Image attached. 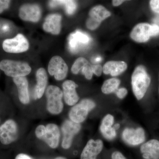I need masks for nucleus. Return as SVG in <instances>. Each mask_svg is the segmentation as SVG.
Listing matches in <instances>:
<instances>
[{
  "mask_svg": "<svg viewBox=\"0 0 159 159\" xmlns=\"http://www.w3.org/2000/svg\"><path fill=\"white\" fill-rule=\"evenodd\" d=\"M151 78L144 66L140 65L135 69L131 77L133 91L138 100L145 96L150 85Z\"/></svg>",
  "mask_w": 159,
  "mask_h": 159,
  "instance_id": "1",
  "label": "nucleus"
},
{
  "mask_svg": "<svg viewBox=\"0 0 159 159\" xmlns=\"http://www.w3.org/2000/svg\"><path fill=\"white\" fill-rule=\"evenodd\" d=\"M47 109L50 114L57 115L62 112L64 108L62 91L57 86L51 85L46 90Z\"/></svg>",
  "mask_w": 159,
  "mask_h": 159,
  "instance_id": "2",
  "label": "nucleus"
},
{
  "mask_svg": "<svg viewBox=\"0 0 159 159\" xmlns=\"http://www.w3.org/2000/svg\"><path fill=\"white\" fill-rule=\"evenodd\" d=\"M0 69L7 76L12 78L25 77L31 71V67L27 63L9 59L0 61Z\"/></svg>",
  "mask_w": 159,
  "mask_h": 159,
  "instance_id": "3",
  "label": "nucleus"
},
{
  "mask_svg": "<svg viewBox=\"0 0 159 159\" xmlns=\"http://www.w3.org/2000/svg\"><path fill=\"white\" fill-rule=\"evenodd\" d=\"M96 106V103L93 100L89 99H82L70 110L69 118L71 121L80 124L86 119L89 112Z\"/></svg>",
  "mask_w": 159,
  "mask_h": 159,
  "instance_id": "4",
  "label": "nucleus"
},
{
  "mask_svg": "<svg viewBox=\"0 0 159 159\" xmlns=\"http://www.w3.org/2000/svg\"><path fill=\"white\" fill-rule=\"evenodd\" d=\"M29 43L23 34H18L12 39H6L3 41V50L7 53H23L29 49Z\"/></svg>",
  "mask_w": 159,
  "mask_h": 159,
  "instance_id": "5",
  "label": "nucleus"
},
{
  "mask_svg": "<svg viewBox=\"0 0 159 159\" xmlns=\"http://www.w3.org/2000/svg\"><path fill=\"white\" fill-rule=\"evenodd\" d=\"M18 127L12 119H8L0 126V142L8 145L15 142L18 137Z\"/></svg>",
  "mask_w": 159,
  "mask_h": 159,
  "instance_id": "6",
  "label": "nucleus"
},
{
  "mask_svg": "<svg viewBox=\"0 0 159 159\" xmlns=\"http://www.w3.org/2000/svg\"><path fill=\"white\" fill-rule=\"evenodd\" d=\"M80 124L75 123L70 120H66L63 122L61 130L63 134L61 146L65 149L70 148L73 143L74 137L80 130Z\"/></svg>",
  "mask_w": 159,
  "mask_h": 159,
  "instance_id": "7",
  "label": "nucleus"
},
{
  "mask_svg": "<svg viewBox=\"0 0 159 159\" xmlns=\"http://www.w3.org/2000/svg\"><path fill=\"white\" fill-rule=\"evenodd\" d=\"M48 71L51 76H54L55 80H61L66 77L68 67L62 57L54 56L49 61Z\"/></svg>",
  "mask_w": 159,
  "mask_h": 159,
  "instance_id": "8",
  "label": "nucleus"
},
{
  "mask_svg": "<svg viewBox=\"0 0 159 159\" xmlns=\"http://www.w3.org/2000/svg\"><path fill=\"white\" fill-rule=\"evenodd\" d=\"M123 141L129 145L135 146L142 144L145 139V132L141 127L125 128L122 134Z\"/></svg>",
  "mask_w": 159,
  "mask_h": 159,
  "instance_id": "9",
  "label": "nucleus"
},
{
  "mask_svg": "<svg viewBox=\"0 0 159 159\" xmlns=\"http://www.w3.org/2000/svg\"><path fill=\"white\" fill-rule=\"evenodd\" d=\"M19 15L23 20L37 22L41 16V10L37 5L25 4L20 8Z\"/></svg>",
  "mask_w": 159,
  "mask_h": 159,
  "instance_id": "10",
  "label": "nucleus"
},
{
  "mask_svg": "<svg viewBox=\"0 0 159 159\" xmlns=\"http://www.w3.org/2000/svg\"><path fill=\"white\" fill-rule=\"evenodd\" d=\"M62 87L64 99L66 104L70 106L77 104L80 99L76 90L78 85L73 80H66L62 84Z\"/></svg>",
  "mask_w": 159,
  "mask_h": 159,
  "instance_id": "11",
  "label": "nucleus"
},
{
  "mask_svg": "<svg viewBox=\"0 0 159 159\" xmlns=\"http://www.w3.org/2000/svg\"><path fill=\"white\" fill-rule=\"evenodd\" d=\"M45 134L42 141L53 149L58 147L59 145L60 132L58 125L54 123H49L46 126Z\"/></svg>",
  "mask_w": 159,
  "mask_h": 159,
  "instance_id": "12",
  "label": "nucleus"
},
{
  "mask_svg": "<svg viewBox=\"0 0 159 159\" xmlns=\"http://www.w3.org/2000/svg\"><path fill=\"white\" fill-rule=\"evenodd\" d=\"M103 142L101 140H89L84 148L80 159H97V157L103 149Z\"/></svg>",
  "mask_w": 159,
  "mask_h": 159,
  "instance_id": "13",
  "label": "nucleus"
},
{
  "mask_svg": "<svg viewBox=\"0 0 159 159\" xmlns=\"http://www.w3.org/2000/svg\"><path fill=\"white\" fill-rule=\"evenodd\" d=\"M151 25L147 23H140L134 27L131 32L130 37L138 43H145L148 41L151 37Z\"/></svg>",
  "mask_w": 159,
  "mask_h": 159,
  "instance_id": "14",
  "label": "nucleus"
},
{
  "mask_svg": "<svg viewBox=\"0 0 159 159\" xmlns=\"http://www.w3.org/2000/svg\"><path fill=\"white\" fill-rule=\"evenodd\" d=\"M68 40L69 48L71 52L76 53L80 46L88 44L91 39L88 34L77 30L70 34Z\"/></svg>",
  "mask_w": 159,
  "mask_h": 159,
  "instance_id": "15",
  "label": "nucleus"
},
{
  "mask_svg": "<svg viewBox=\"0 0 159 159\" xmlns=\"http://www.w3.org/2000/svg\"><path fill=\"white\" fill-rule=\"evenodd\" d=\"M36 78L37 83L34 88V99H41L47 89L48 84V76L46 70L43 68L39 69L36 72Z\"/></svg>",
  "mask_w": 159,
  "mask_h": 159,
  "instance_id": "16",
  "label": "nucleus"
},
{
  "mask_svg": "<svg viewBox=\"0 0 159 159\" xmlns=\"http://www.w3.org/2000/svg\"><path fill=\"white\" fill-rule=\"evenodd\" d=\"M13 81L16 86L18 93L19 99L23 104H28L30 102L29 90V82L25 77L13 78Z\"/></svg>",
  "mask_w": 159,
  "mask_h": 159,
  "instance_id": "17",
  "label": "nucleus"
},
{
  "mask_svg": "<svg viewBox=\"0 0 159 159\" xmlns=\"http://www.w3.org/2000/svg\"><path fill=\"white\" fill-rule=\"evenodd\" d=\"M142 157L145 159H159V141L152 139L145 142L140 148Z\"/></svg>",
  "mask_w": 159,
  "mask_h": 159,
  "instance_id": "18",
  "label": "nucleus"
},
{
  "mask_svg": "<svg viewBox=\"0 0 159 159\" xmlns=\"http://www.w3.org/2000/svg\"><path fill=\"white\" fill-rule=\"evenodd\" d=\"M61 16L59 14H52L46 17L43 25L45 31L57 35L59 34L61 28Z\"/></svg>",
  "mask_w": 159,
  "mask_h": 159,
  "instance_id": "19",
  "label": "nucleus"
},
{
  "mask_svg": "<svg viewBox=\"0 0 159 159\" xmlns=\"http://www.w3.org/2000/svg\"><path fill=\"white\" fill-rule=\"evenodd\" d=\"M114 122L113 116L110 114L106 115L102 119L100 130L103 136L107 140H113L116 136V130L112 127Z\"/></svg>",
  "mask_w": 159,
  "mask_h": 159,
  "instance_id": "20",
  "label": "nucleus"
},
{
  "mask_svg": "<svg viewBox=\"0 0 159 159\" xmlns=\"http://www.w3.org/2000/svg\"><path fill=\"white\" fill-rule=\"evenodd\" d=\"M127 68L126 63L123 61H111L106 63L102 67V71L105 74L117 76L122 74Z\"/></svg>",
  "mask_w": 159,
  "mask_h": 159,
  "instance_id": "21",
  "label": "nucleus"
},
{
  "mask_svg": "<svg viewBox=\"0 0 159 159\" xmlns=\"http://www.w3.org/2000/svg\"><path fill=\"white\" fill-rule=\"evenodd\" d=\"M111 15V12L105 7L99 5L95 6L91 9L89 12V18L100 25L102 21L109 17Z\"/></svg>",
  "mask_w": 159,
  "mask_h": 159,
  "instance_id": "22",
  "label": "nucleus"
},
{
  "mask_svg": "<svg viewBox=\"0 0 159 159\" xmlns=\"http://www.w3.org/2000/svg\"><path fill=\"white\" fill-rule=\"evenodd\" d=\"M64 6L68 14H74L77 8V4L74 1H51L49 2V6L51 8L58 6Z\"/></svg>",
  "mask_w": 159,
  "mask_h": 159,
  "instance_id": "23",
  "label": "nucleus"
},
{
  "mask_svg": "<svg viewBox=\"0 0 159 159\" xmlns=\"http://www.w3.org/2000/svg\"><path fill=\"white\" fill-rule=\"evenodd\" d=\"M120 82V80L116 78L107 80L103 83L101 88V90L103 93L110 94L118 89Z\"/></svg>",
  "mask_w": 159,
  "mask_h": 159,
  "instance_id": "24",
  "label": "nucleus"
},
{
  "mask_svg": "<svg viewBox=\"0 0 159 159\" xmlns=\"http://www.w3.org/2000/svg\"><path fill=\"white\" fill-rule=\"evenodd\" d=\"M90 63L84 57H80L77 58L71 68V71L74 74H77L80 71H82L83 69Z\"/></svg>",
  "mask_w": 159,
  "mask_h": 159,
  "instance_id": "25",
  "label": "nucleus"
},
{
  "mask_svg": "<svg viewBox=\"0 0 159 159\" xmlns=\"http://www.w3.org/2000/svg\"><path fill=\"white\" fill-rule=\"evenodd\" d=\"M46 126L43 125H38L35 130V135L36 138L39 140H42L45 134Z\"/></svg>",
  "mask_w": 159,
  "mask_h": 159,
  "instance_id": "26",
  "label": "nucleus"
},
{
  "mask_svg": "<svg viewBox=\"0 0 159 159\" xmlns=\"http://www.w3.org/2000/svg\"><path fill=\"white\" fill-rule=\"evenodd\" d=\"M10 3L9 0H0V14L9 8Z\"/></svg>",
  "mask_w": 159,
  "mask_h": 159,
  "instance_id": "27",
  "label": "nucleus"
},
{
  "mask_svg": "<svg viewBox=\"0 0 159 159\" xmlns=\"http://www.w3.org/2000/svg\"><path fill=\"white\" fill-rule=\"evenodd\" d=\"M152 10L159 14V0H151L149 2Z\"/></svg>",
  "mask_w": 159,
  "mask_h": 159,
  "instance_id": "28",
  "label": "nucleus"
},
{
  "mask_svg": "<svg viewBox=\"0 0 159 159\" xmlns=\"http://www.w3.org/2000/svg\"><path fill=\"white\" fill-rule=\"evenodd\" d=\"M93 74H96L97 76H101L102 74V68L100 65H92Z\"/></svg>",
  "mask_w": 159,
  "mask_h": 159,
  "instance_id": "29",
  "label": "nucleus"
},
{
  "mask_svg": "<svg viewBox=\"0 0 159 159\" xmlns=\"http://www.w3.org/2000/svg\"><path fill=\"white\" fill-rule=\"evenodd\" d=\"M128 91L125 88H122L117 89L116 95L119 99H122L125 98V96L127 95Z\"/></svg>",
  "mask_w": 159,
  "mask_h": 159,
  "instance_id": "30",
  "label": "nucleus"
},
{
  "mask_svg": "<svg viewBox=\"0 0 159 159\" xmlns=\"http://www.w3.org/2000/svg\"><path fill=\"white\" fill-rule=\"evenodd\" d=\"M151 36H155L159 34V26L156 24H153L151 26Z\"/></svg>",
  "mask_w": 159,
  "mask_h": 159,
  "instance_id": "31",
  "label": "nucleus"
},
{
  "mask_svg": "<svg viewBox=\"0 0 159 159\" xmlns=\"http://www.w3.org/2000/svg\"><path fill=\"white\" fill-rule=\"evenodd\" d=\"M112 159H127L120 152L115 151L111 155Z\"/></svg>",
  "mask_w": 159,
  "mask_h": 159,
  "instance_id": "32",
  "label": "nucleus"
},
{
  "mask_svg": "<svg viewBox=\"0 0 159 159\" xmlns=\"http://www.w3.org/2000/svg\"><path fill=\"white\" fill-rule=\"evenodd\" d=\"M15 159H32L28 155L24 153H20L16 157Z\"/></svg>",
  "mask_w": 159,
  "mask_h": 159,
  "instance_id": "33",
  "label": "nucleus"
},
{
  "mask_svg": "<svg viewBox=\"0 0 159 159\" xmlns=\"http://www.w3.org/2000/svg\"><path fill=\"white\" fill-rule=\"evenodd\" d=\"M125 1L123 0H114L112 1V4L114 6H118L124 2Z\"/></svg>",
  "mask_w": 159,
  "mask_h": 159,
  "instance_id": "34",
  "label": "nucleus"
},
{
  "mask_svg": "<svg viewBox=\"0 0 159 159\" xmlns=\"http://www.w3.org/2000/svg\"><path fill=\"white\" fill-rule=\"evenodd\" d=\"M155 24L158 25L159 26V16H157L153 20Z\"/></svg>",
  "mask_w": 159,
  "mask_h": 159,
  "instance_id": "35",
  "label": "nucleus"
},
{
  "mask_svg": "<svg viewBox=\"0 0 159 159\" xmlns=\"http://www.w3.org/2000/svg\"><path fill=\"white\" fill-rule=\"evenodd\" d=\"M120 125H119V123H117V124H115V125H114V128L116 130V129H119V127H120Z\"/></svg>",
  "mask_w": 159,
  "mask_h": 159,
  "instance_id": "36",
  "label": "nucleus"
},
{
  "mask_svg": "<svg viewBox=\"0 0 159 159\" xmlns=\"http://www.w3.org/2000/svg\"><path fill=\"white\" fill-rule=\"evenodd\" d=\"M54 159H67L66 158V157H57L55 158Z\"/></svg>",
  "mask_w": 159,
  "mask_h": 159,
  "instance_id": "37",
  "label": "nucleus"
},
{
  "mask_svg": "<svg viewBox=\"0 0 159 159\" xmlns=\"http://www.w3.org/2000/svg\"><path fill=\"white\" fill-rule=\"evenodd\" d=\"M101 60V58H99V57H98V58H97L96 59V61H99Z\"/></svg>",
  "mask_w": 159,
  "mask_h": 159,
  "instance_id": "38",
  "label": "nucleus"
},
{
  "mask_svg": "<svg viewBox=\"0 0 159 159\" xmlns=\"http://www.w3.org/2000/svg\"></svg>",
  "mask_w": 159,
  "mask_h": 159,
  "instance_id": "39",
  "label": "nucleus"
}]
</instances>
